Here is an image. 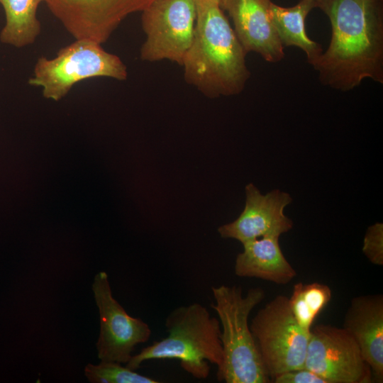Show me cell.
Instances as JSON below:
<instances>
[{"instance_id": "obj_14", "label": "cell", "mask_w": 383, "mask_h": 383, "mask_svg": "<svg viewBox=\"0 0 383 383\" xmlns=\"http://www.w3.org/2000/svg\"><path fill=\"white\" fill-rule=\"evenodd\" d=\"M279 237L265 236L247 242L235 259L234 272L240 277L257 278L284 285L296 272L280 248Z\"/></svg>"}, {"instance_id": "obj_15", "label": "cell", "mask_w": 383, "mask_h": 383, "mask_svg": "<svg viewBox=\"0 0 383 383\" xmlns=\"http://www.w3.org/2000/svg\"><path fill=\"white\" fill-rule=\"evenodd\" d=\"M316 6V0H300L291 7H283L271 1L270 16L284 48L296 46L306 54L311 65L323 52L321 45L309 38L305 21Z\"/></svg>"}, {"instance_id": "obj_22", "label": "cell", "mask_w": 383, "mask_h": 383, "mask_svg": "<svg viewBox=\"0 0 383 383\" xmlns=\"http://www.w3.org/2000/svg\"><path fill=\"white\" fill-rule=\"evenodd\" d=\"M209 1H214V2H217L218 4H221V0H209Z\"/></svg>"}, {"instance_id": "obj_9", "label": "cell", "mask_w": 383, "mask_h": 383, "mask_svg": "<svg viewBox=\"0 0 383 383\" xmlns=\"http://www.w3.org/2000/svg\"><path fill=\"white\" fill-rule=\"evenodd\" d=\"M92 292L99 315L98 358L126 365L135 348L150 339L151 329L142 319L131 316L113 297L106 272L95 274Z\"/></svg>"}, {"instance_id": "obj_18", "label": "cell", "mask_w": 383, "mask_h": 383, "mask_svg": "<svg viewBox=\"0 0 383 383\" xmlns=\"http://www.w3.org/2000/svg\"><path fill=\"white\" fill-rule=\"evenodd\" d=\"M302 294L307 308L315 318L330 302L332 295L328 285L318 282L303 284Z\"/></svg>"}, {"instance_id": "obj_8", "label": "cell", "mask_w": 383, "mask_h": 383, "mask_svg": "<svg viewBox=\"0 0 383 383\" xmlns=\"http://www.w3.org/2000/svg\"><path fill=\"white\" fill-rule=\"evenodd\" d=\"M304 367L327 383H370L372 372L358 345L343 328L319 325L311 328Z\"/></svg>"}, {"instance_id": "obj_21", "label": "cell", "mask_w": 383, "mask_h": 383, "mask_svg": "<svg viewBox=\"0 0 383 383\" xmlns=\"http://www.w3.org/2000/svg\"><path fill=\"white\" fill-rule=\"evenodd\" d=\"M272 379L275 383H327L325 379L306 367L284 372Z\"/></svg>"}, {"instance_id": "obj_5", "label": "cell", "mask_w": 383, "mask_h": 383, "mask_svg": "<svg viewBox=\"0 0 383 383\" xmlns=\"http://www.w3.org/2000/svg\"><path fill=\"white\" fill-rule=\"evenodd\" d=\"M95 77L126 80L128 71L121 58L106 51L101 44L81 38L62 48L52 58L39 57L28 84L42 89L43 96L59 101L74 84Z\"/></svg>"}, {"instance_id": "obj_16", "label": "cell", "mask_w": 383, "mask_h": 383, "mask_svg": "<svg viewBox=\"0 0 383 383\" xmlns=\"http://www.w3.org/2000/svg\"><path fill=\"white\" fill-rule=\"evenodd\" d=\"M44 1L0 0L5 13V24L0 31V42L16 48L33 44L41 32L37 11Z\"/></svg>"}, {"instance_id": "obj_4", "label": "cell", "mask_w": 383, "mask_h": 383, "mask_svg": "<svg viewBox=\"0 0 383 383\" xmlns=\"http://www.w3.org/2000/svg\"><path fill=\"white\" fill-rule=\"evenodd\" d=\"M211 292L215 303L211 306L218 317L223 349L218 380L226 383L270 382L248 323L251 311L265 298L264 290L251 288L243 295L240 287L222 284L212 287Z\"/></svg>"}, {"instance_id": "obj_13", "label": "cell", "mask_w": 383, "mask_h": 383, "mask_svg": "<svg viewBox=\"0 0 383 383\" xmlns=\"http://www.w3.org/2000/svg\"><path fill=\"white\" fill-rule=\"evenodd\" d=\"M343 328L355 339L370 366L372 378L383 382V296L354 297L346 311Z\"/></svg>"}, {"instance_id": "obj_1", "label": "cell", "mask_w": 383, "mask_h": 383, "mask_svg": "<svg viewBox=\"0 0 383 383\" xmlns=\"http://www.w3.org/2000/svg\"><path fill=\"white\" fill-rule=\"evenodd\" d=\"M328 18V47L311 64L321 84L347 91L383 84V0H316Z\"/></svg>"}, {"instance_id": "obj_10", "label": "cell", "mask_w": 383, "mask_h": 383, "mask_svg": "<svg viewBox=\"0 0 383 383\" xmlns=\"http://www.w3.org/2000/svg\"><path fill=\"white\" fill-rule=\"evenodd\" d=\"M155 0H45L48 9L75 39L106 43L130 14Z\"/></svg>"}, {"instance_id": "obj_19", "label": "cell", "mask_w": 383, "mask_h": 383, "mask_svg": "<svg viewBox=\"0 0 383 383\" xmlns=\"http://www.w3.org/2000/svg\"><path fill=\"white\" fill-rule=\"evenodd\" d=\"M362 252L374 265H383V225L376 223L368 227L365 233Z\"/></svg>"}, {"instance_id": "obj_12", "label": "cell", "mask_w": 383, "mask_h": 383, "mask_svg": "<svg viewBox=\"0 0 383 383\" xmlns=\"http://www.w3.org/2000/svg\"><path fill=\"white\" fill-rule=\"evenodd\" d=\"M270 0H221L234 32L248 53L255 52L265 61L275 63L284 57L282 46L270 16Z\"/></svg>"}, {"instance_id": "obj_17", "label": "cell", "mask_w": 383, "mask_h": 383, "mask_svg": "<svg viewBox=\"0 0 383 383\" xmlns=\"http://www.w3.org/2000/svg\"><path fill=\"white\" fill-rule=\"evenodd\" d=\"M84 375L91 383H159L158 380L144 376L122 364L102 361L84 367Z\"/></svg>"}, {"instance_id": "obj_20", "label": "cell", "mask_w": 383, "mask_h": 383, "mask_svg": "<svg viewBox=\"0 0 383 383\" xmlns=\"http://www.w3.org/2000/svg\"><path fill=\"white\" fill-rule=\"evenodd\" d=\"M302 282H298L293 287L290 298H288L291 311L299 326L310 333L316 318L307 308L302 294Z\"/></svg>"}, {"instance_id": "obj_11", "label": "cell", "mask_w": 383, "mask_h": 383, "mask_svg": "<svg viewBox=\"0 0 383 383\" xmlns=\"http://www.w3.org/2000/svg\"><path fill=\"white\" fill-rule=\"evenodd\" d=\"M245 206L238 218L218 228L222 238L244 244L265 236L279 237L292 228V221L284 212L292 201L288 193L274 189L262 194L250 183L245 187Z\"/></svg>"}, {"instance_id": "obj_7", "label": "cell", "mask_w": 383, "mask_h": 383, "mask_svg": "<svg viewBox=\"0 0 383 383\" xmlns=\"http://www.w3.org/2000/svg\"><path fill=\"white\" fill-rule=\"evenodd\" d=\"M141 12L145 40L140 48V59L167 60L182 66L194 35V0H155Z\"/></svg>"}, {"instance_id": "obj_3", "label": "cell", "mask_w": 383, "mask_h": 383, "mask_svg": "<svg viewBox=\"0 0 383 383\" xmlns=\"http://www.w3.org/2000/svg\"><path fill=\"white\" fill-rule=\"evenodd\" d=\"M165 328V338L133 355L125 365L136 370L145 361L175 359L184 370L199 379L208 377L210 365H216L217 370L221 368L220 323L204 306L193 303L177 307L167 316Z\"/></svg>"}, {"instance_id": "obj_2", "label": "cell", "mask_w": 383, "mask_h": 383, "mask_svg": "<svg viewBox=\"0 0 383 383\" xmlns=\"http://www.w3.org/2000/svg\"><path fill=\"white\" fill-rule=\"evenodd\" d=\"M194 1L196 20L193 40L182 64L184 79L211 98L238 94L250 77L247 52L220 4Z\"/></svg>"}, {"instance_id": "obj_6", "label": "cell", "mask_w": 383, "mask_h": 383, "mask_svg": "<svg viewBox=\"0 0 383 383\" xmlns=\"http://www.w3.org/2000/svg\"><path fill=\"white\" fill-rule=\"evenodd\" d=\"M250 328L270 379L304 367L310 333L296 321L287 296L277 295L265 304L252 319Z\"/></svg>"}]
</instances>
